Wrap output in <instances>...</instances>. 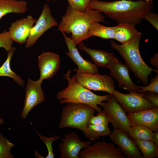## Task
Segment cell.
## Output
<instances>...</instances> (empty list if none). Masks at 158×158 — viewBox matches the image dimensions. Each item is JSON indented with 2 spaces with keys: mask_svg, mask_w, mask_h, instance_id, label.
Wrapping results in <instances>:
<instances>
[{
  "mask_svg": "<svg viewBox=\"0 0 158 158\" xmlns=\"http://www.w3.org/2000/svg\"><path fill=\"white\" fill-rule=\"evenodd\" d=\"M4 123V120L3 119L0 118V123L3 124Z\"/></svg>",
  "mask_w": 158,
  "mask_h": 158,
  "instance_id": "cell-38",
  "label": "cell"
},
{
  "mask_svg": "<svg viewBox=\"0 0 158 158\" xmlns=\"http://www.w3.org/2000/svg\"><path fill=\"white\" fill-rule=\"evenodd\" d=\"M88 38L92 36L99 37L103 39H114L115 32L114 26L107 27L98 22L92 23L89 28Z\"/></svg>",
  "mask_w": 158,
  "mask_h": 158,
  "instance_id": "cell-22",
  "label": "cell"
},
{
  "mask_svg": "<svg viewBox=\"0 0 158 158\" xmlns=\"http://www.w3.org/2000/svg\"><path fill=\"white\" fill-rule=\"evenodd\" d=\"M142 36L140 33L130 41L122 44H117L111 40V48L117 51L124 59L126 65L135 76L145 85L148 83L149 76L154 71L158 73V70L152 69L144 62L139 50V44Z\"/></svg>",
  "mask_w": 158,
  "mask_h": 158,
  "instance_id": "cell-3",
  "label": "cell"
},
{
  "mask_svg": "<svg viewBox=\"0 0 158 158\" xmlns=\"http://www.w3.org/2000/svg\"><path fill=\"white\" fill-rule=\"evenodd\" d=\"M78 45L80 49L85 51L90 55L94 63L97 66L109 68L112 64L118 60L113 53L90 49L85 46L82 42Z\"/></svg>",
  "mask_w": 158,
  "mask_h": 158,
  "instance_id": "cell-19",
  "label": "cell"
},
{
  "mask_svg": "<svg viewBox=\"0 0 158 158\" xmlns=\"http://www.w3.org/2000/svg\"><path fill=\"white\" fill-rule=\"evenodd\" d=\"M153 142L154 144L158 147V131H154L153 132L152 136Z\"/></svg>",
  "mask_w": 158,
  "mask_h": 158,
  "instance_id": "cell-36",
  "label": "cell"
},
{
  "mask_svg": "<svg viewBox=\"0 0 158 158\" xmlns=\"http://www.w3.org/2000/svg\"><path fill=\"white\" fill-rule=\"evenodd\" d=\"M114 27V39L122 44L130 41L140 32L136 29L135 25L132 24H119Z\"/></svg>",
  "mask_w": 158,
  "mask_h": 158,
  "instance_id": "cell-21",
  "label": "cell"
},
{
  "mask_svg": "<svg viewBox=\"0 0 158 158\" xmlns=\"http://www.w3.org/2000/svg\"><path fill=\"white\" fill-rule=\"evenodd\" d=\"M143 94V92H130L125 94L115 90L112 94L126 113H131L156 107L144 97Z\"/></svg>",
  "mask_w": 158,
  "mask_h": 158,
  "instance_id": "cell-7",
  "label": "cell"
},
{
  "mask_svg": "<svg viewBox=\"0 0 158 158\" xmlns=\"http://www.w3.org/2000/svg\"><path fill=\"white\" fill-rule=\"evenodd\" d=\"M36 20L32 15H29L12 23L8 31L12 40L20 44L25 43Z\"/></svg>",
  "mask_w": 158,
  "mask_h": 158,
  "instance_id": "cell-18",
  "label": "cell"
},
{
  "mask_svg": "<svg viewBox=\"0 0 158 158\" xmlns=\"http://www.w3.org/2000/svg\"><path fill=\"white\" fill-rule=\"evenodd\" d=\"M107 116L109 122L114 129L126 133L131 126L124 111L112 94H111L107 102H102L99 105Z\"/></svg>",
  "mask_w": 158,
  "mask_h": 158,
  "instance_id": "cell-6",
  "label": "cell"
},
{
  "mask_svg": "<svg viewBox=\"0 0 158 158\" xmlns=\"http://www.w3.org/2000/svg\"><path fill=\"white\" fill-rule=\"evenodd\" d=\"M38 67L40 76L38 81L51 78L59 70L61 62L59 56L52 52H44L38 56Z\"/></svg>",
  "mask_w": 158,
  "mask_h": 158,
  "instance_id": "cell-16",
  "label": "cell"
},
{
  "mask_svg": "<svg viewBox=\"0 0 158 158\" xmlns=\"http://www.w3.org/2000/svg\"><path fill=\"white\" fill-rule=\"evenodd\" d=\"M150 63L153 66H155L158 69V53L154 54L153 56L150 59Z\"/></svg>",
  "mask_w": 158,
  "mask_h": 158,
  "instance_id": "cell-35",
  "label": "cell"
},
{
  "mask_svg": "<svg viewBox=\"0 0 158 158\" xmlns=\"http://www.w3.org/2000/svg\"><path fill=\"white\" fill-rule=\"evenodd\" d=\"M151 23L152 26L157 30H158V15L152 12L147 13L144 17V18Z\"/></svg>",
  "mask_w": 158,
  "mask_h": 158,
  "instance_id": "cell-33",
  "label": "cell"
},
{
  "mask_svg": "<svg viewBox=\"0 0 158 158\" xmlns=\"http://www.w3.org/2000/svg\"><path fill=\"white\" fill-rule=\"evenodd\" d=\"M109 135L110 140L117 145L126 157L143 158L134 140L128 133L114 128Z\"/></svg>",
  "mask_w": 158,
  "mask_h": 158,
  "instance_id": "cell-12",
  "label": "cell"
},
{
  "mask_svg": "<svg viewBox=\"0 0 158 158\" xmlns=\"http://www.w3.org/2000/svg\"><path fill=\"white\" fill-rule=\"evenodd\" d=\"M59 143L60 158H78L80 150L92 143L91 141H82L78 135L73 131L60 137Z\"/></svg>",
  "mask_w": 158,
  "mask_h": 158,
  "instance_id": "cell-11",
  "label": "cell"
},
{
  "mask_svg": "<svg viewBox=\"0 0 158 158\" xmlns=\"http://www.w3.org/2000/svg\"><path fill=\"white\" fill-rule=\"evenodd\" d=\"M13 41L11 38L8 32L4 30L0 33V47H3L7 51L12 48Z\"/></svg>",
  "mask_w": 158,
  "mask_h": 158,
  "instance_id": "cell-29",
  "label": "cell"
},
{
  "mask_svg": "<svg viewBox=\"0 0 158 158\" xmlns=\"http://www.w3.org/2000/svg\"><path fill=\"white\" fill-rule=\"evenodd\" d=\"M96 111L85 104L68 103L62 108L59 128H75L83 133L88 127L90 118Z\"/></svg>",
  "mask_w": 158,
  "mask_h": 158,
  "instance_id": "cell-5",
  "label": "cell"
},
{
  "mask_svg": "<svg viewBox=\"0 0 158 158\" xmlns=\"http://www.w3.org/2000/svg\"><path fill=\"white\" fill-rule=\"evenodd\" d=\"M36 131V130H35ZM37 135L39 136L40 138L45 144L47 146L48 151V154L45 158H54V154L53 152V148L52 147L53 142L57 140L60 139V137L56 135L53 137H51L48 138L45 136H43L40 134L36 131Z\"/></svg>",
  "mask_w": 158,
  "mask_h": 158,
  "instance_id": "cell-28",
  "label": "cell"
},
{
  "mask_svg": "<svg viewBox=\"0 0 158 158\" xmlns=\"http://www.w3.org/2000/svg\"><path fill=\"white\" fill-rule=\"evenodd\" d=\"M146 91L152 92L158 94V73L155 78L151 77L150 83L148 85L141 86V92Z\"/></svg>",
  "mask_w": 158,
  "mask_h": 158,
  "instance_id": "cell-32",
  "label": "cell"
},
{
  "mask_svg": "<svg viewBox=\"0 0 158 158\" xmlns=\"http://www.w3.org/2000/svg\"><path fill=\"white\" fill-rule=\"evenodd\" d=\"M80 158H125L120 149L112 143L98 142L80 151Z\"/></svg>",
  "mask_w": 158,
  "mask_h": 158,
  "instance_id": "cell-9",
  "label": "cell"
},
{
  "mask_svg": "<svg viewBox=\"0 0 158 158\" xmlns=\"http://www.w3.org/2000/svg\"><path fill=\"white\" fill-rule=\"evenodd\" d=\"M28 10L27 3L25 1L0 0V20L7 14L24 13Z\"/></svg>",
  "mask_w": 158,
  "mask_h": 158,
  "instance_id": "cell-20",
  "label": "cell"
},
{
  "mask_svg": "<svg viewBox=\"0 0 158 158\" xmlns=\"http://www.w3.org/2000/svg\"><path fill=\"white\" fill-rule=\"evenodd\" d=\"M144 158H155L158 157V147L151 140L140 139L134 140Z\"/></svg>",
  "mask_w": 158,
  "mask_h": 158,
  "instance_id": "cell-26",
  "label": "cell"
},
{
  "mask_svg": "<svg viewBox=\"0 0 158 158\" xmlns=\"http://www.w3.org/2000/svg\"><path fill=\"white\" fill-rule=\"evenodd\" d=\"M15 47L7 51V58L0 67V76H8L13 78L15 82L18 85L23 86L25 82L18 75L12 71L10 67V61L13 54L16 50Z\"/></svg>",
  "mask_w": 158,
  "mask_h": 158,
  "instance_id": "cell-24",
  "label": "cell"
},
{
  "mask_svg": "<svg viewBox=\"0 0 158 158\" xmlns=\"http://www.w3.org/2000/svg\"><path fill=\"white\" fill-rule=\"evenodd\" d=\"M61 32L68 49V52H65V54L78 66V69H74V70L80 73L99 74L97 66L95 63L84 59L81 56L71 37H67L63 31Z\"/></svg>",
  "mask_w": 158,
  "mask_h": 158,
  "instance_id": "cell-14",
  "label": "cell"
},
{
  "mask_svg": "<svg viewBox=\"0 0 158 158\" xmlns=\"http://www.w3.org/2000/svg\"><path fill=\"white\" fill-rule=\"evenodd\" d=\"M126 116L131 126H142L153 131H158V107L136 112L128 113Z\"/></svg>",
  "mask_w": 158,
  "mask_h": 158,
  "instance_id": "cell-17",
  "label": "cell"
},
{
  "mask_svg": "<svg viewBox=\"0 0 158 158\" xmlns=\"http://www.w3.org/2000/svg\"><path fill=\"white\" fill-rule=\"evenodd\" d=\"M109 122V119L105 112L103 110L99 112L97 116H92L88 121L89 124L99 125L108 124Z\"/></svg>",
  "mask_w": 158,
  "mask_h": 158,
  "instance_id": "cell-30",
  "label": "cell"
},
{
  "mask_svg": "<svg viewBox=\"0 0 158 158\" xmlns=\"http://www.w3.org/2000/svg\"><path fill=\"white\" fill-rule=\"evenodd\" d=\"M142 1L145 2H153L154 0H140Z\"/></svg>",
  "mask_w": 158,
  "mask_h": 158,
  "instance_id": "cell-37",
  "label": "cell"
},
{
  "mask_svg": "<svg viewBox=\"0 0 158 158\" xmlns=\"http://www.w3.org/2000/svg\"><path fill=\"white\" fill-rule=\"evenodd\" d=\"M153 5V2H145L140 0L111 1L91 0L87 9L103 13L118 24L127 23L135 25L141 23L145 15L151 11Z\"/></svg>",
  "mask_w": 158,
  "mask_h": 158,
  "instance_id": "cell-1",
  "label": "cell"
},
{
  "mask_svg": "<svg viewBox=\"0 0 158 158\" xmlns=\"http://www.w3.org/2000/svg\"><path fill=\"white\" fill-rule=\"evenodd\" d=\"M71 72L70 69L64 74V78L68 80V84L57 94L56 98L59 102L85 104L91 106L98 113L101 112L102 109L98 105L103 101H107L111 94L103 96L95 94L77 82L74 75L71 77Z\"/></svg>",
  "mask_w": 158,
  "mask_h": 158,
  "instance_id": "cell-4",
  "label": "cell"
},
{
  "mask_svg": "<svg viewBox=\"0 0 158 158\" xmlns=\"http://www.w3.org/2000/svg\"><path fill=\"white\" fill-rule=\"evenodd\" d=\"M108 69L110 75L118 81L119 87L129 92L141 93V86H138L133 82L130 75L129 70L126 64L118 60Z\"/></svg>",
  "mask_w": 158,
  "mask_h": 158,
  "instance_id": "cell-15",
  "label": "cell"
},
{
  "mask_svg": "<svg viewBox=\"0 0 158 158\" xmlns=\"http://www.w3.org/2000/svg\"><path fill=\"white\" fill-rule=\"evenodd\" d=\"M61 19L58 25V30L71 34V40L76 46L89 38L88 32L92 23H105V17L98 11L87 9L81 12L68 5L65 14Z\"/></svg>",
  "mask_w": 158,
  "mask_h": 158,
  "instance_id": "cell-2",
  "label": "cell"
},
{
  "mask_svg": "<svg viewBox=\"0 0 158 158\" xmlns=\"http://www.w3.org/2000/svg\"><path fill=\"white\" fill-rule=\"evenodd\" d=\"M53 1H55L56 0H52Z\"/></svg>",
  "mask_w": 158,
  "mask_h": 158,
  "instance_id": "cell-39",
  "label": "cell"
},
{
  "mask_svg": "<svg viewBox=\"0 0 158 158\" xmlns=\"http://www.w3.org/2000/svg\"><path fill=\"white\" fill-rule=\"evenodd\" d=\"M69 5L72 8L81 12L85 11L91 0H67Z\"/></svg>",
  "mask_w": 158,
  "mask_h": 158,
  "instance_id": "cell-31",
  "label": "cell"
},
{
  "mask_svg": "<svg viewBox=\"0 0 158 158\" xmlns=\"http://www.w3.org/2000/svg\"><path fill=\"white\" fill-rule=\"evenodd\" d=\"M35 23L25 43L26 49L32 46L46 31L58 24L52 15L48 4L44 5L41 13Z\"/></svg>",
  "mask_w": 158,
  "mask_h": 158,
  "instance_id": "cell-10",
  "label": "cell"
},
{
  "mask_svg": "<svg viewBox=\"0 0 158 158\" xmlns=\"http://www.w3.org/2000/svg\"><path fill=\"white\" fill-rule=\"evenodd\" d=\"M42 83L29 78L25 87L24 105L21 116L25 119L32 109L45 99L41 87Z\"/></svg>",
  "mask_w": 158,
  "mask_h": 158,
  "instance_id": "cell-13",
  "label": "cell"
},
{
  "mask_svg": "<svg viewBox=\"0 0 158 158\" xmlns=\"http://www.w3.org/2000/svg\"><path fill=\"white\" fill-rule=\"evenodd\" d=\"M153 131L147 127L134 125L130 127L128 133L134 140L140 139L152 141Z\"/></svg>",
  "mask_w": 158,
  "mask_h": 158,
  "instance_id": "cell-25",
  "label": "cell"
},
{
  "mask_svg": "<svg viewBox=\"0 0 158 158\" xmlns=\"http://www.w3.org/2000/svg\"><path fill=\"white\" fill-rule=\"evenodd\" d=\"M15 145L9 142L8 139L0 134V158H13L11 150Z\"/></svg>",
  "mask_w": 158,
  "mask_h": 158,
  "instance_id": "cell-27",
  "label": "cell"
},
{
  "mask_svg": "<svg viewBox=\"0 0 158 158\" xmlns=\"http://www.w3.org/2000/svg\"><path fill=\"white\" fill-rule=\"evenodd\" d=\"M143 96L147 99L158 107V95L154 92L146 91L143 92Z\"/></svg>",
  "mask_w": 158,
  "mask_h": 158,
  "instance_id": "cell-34",
  "label": "cell"
},
{
  "mask_svg": "<svg viewBox=\"0 0 158 158\" xmlns=\"http://www.w3.org/2000/svg\"><path fill=\"white\" fill-rule=\"evenodd\" d=\"M76 73L73 75L76 81L87 89L105 92L111 94L115 90L114 80L109 75Z\"/></svg>",
  "mask_w": 158,
  "mask_h": 158,
  "instance_id": "cell-8",
  "label": "cell"
},
{
  "mask_svg": "<svg viewBox=\"0 0 158 158\" xmlns=\"http://www.w3.org/2000/svg\"><path fill=\"white\" fill-rule=\"evenodd\" d=\"M111 132L108 124H89L83 133L86 138L95 142L101 137L109 135Z\"/></svg>",
  "mask_w": 158,
  "mask_h": 158,
  "instance_id": "cell-23",
  "label": "cell"
}]
</instances>
